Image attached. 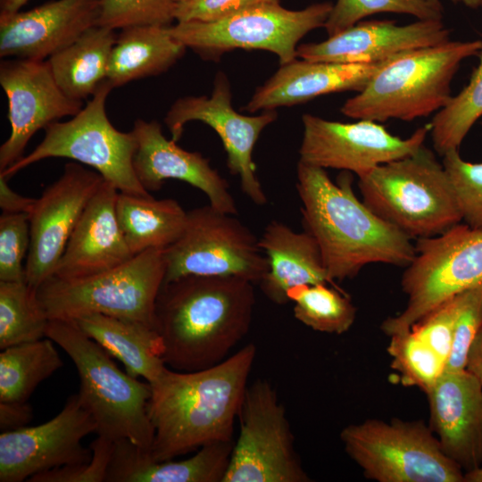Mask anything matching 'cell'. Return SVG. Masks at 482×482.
<instances>
[{
	"label": "cell",
	"instance_id": "obj_1",
	"mask_svg": "<svg viewBox=\"0 0 482 482\" xmlns=\"http://www.w3.org/2000/svg\"><path fill=\"white\" fill-rule=\"evenodd\" d=\"M257 348L248 344L218 364L195 371L169 369L151 386L147 413L155 461L233 440Z\"/></svg>",
	"mask_w": 482,
	"mask_h": 482
},
{
	"label": "cell",
	"instance_id": "obj_2",
	"mask_svg": "<svg viewBox=\"0 0 482 482\" xmlns=\"http://www.w3.org/2000/svg\"><path fill=\"white\" fill-rule=\"evenodd\" d=\"M253 283L236 276L187 275L163 282L154 307L167 367L195 371L220 363L247 335Z\"/></svg>",
	"mask_w": 482,
	"mask_h": 482
},
{
	"label": "cell",
	"instance_id": "obj_3",
	"mask_svg": "<svg viewBox=\"0 0 482 482\" xmlns=\"http://www.w3.org/2000/svg\"><path fill=\"white\" fill-rule=\"evenodd\" d=\"M296 179L304 230L317 241L332 281L353 278L371 263L411 262V238L356 197L349 171L334 183L325 169L299 161Z\"/></svg>",
	"mask_w": 482,
	"mask_h": 482
},
{
	"label": "cell",
	"instance_id": "obj_4",
	"mask_svg": "<svg viewBox=\"0 0 482 482\" xmlns=\"http://www.w3.org/2000/svg\"><path fill=\"white\" fill-rule=\"evenodd\" d=\"M481 51L482 40L450 39L393 56L345 101L341 112L377 122L411 121L437 112L452 97L451 83L461 63Z\"/></svg>",
	"mask_w": 482,
	"mask_h": 482
},
{
	"label": "cell",
	"instance_id": "obj_5",
	"mask_svg": "<svg viewBox=\"0 0 482 482\" xmlns=\"http://www.w3.org/2000/svg\"><path fill=\"white\" fill-rule=\"evenodd\" d=\"M46 337L73 362L79 378L78 394L96 423L97 436L114 442L127 439L149 453L154 439L147 413L150 384L121 371L75 320H49Z\"/></svg>",
	"mask_w": 482,
	"mask_h": 482
},
{
	"label": "cell",
	"instance_id": "obj_6",
	"mask_svg": "<svg viewBox=\"0 0 482 482\" xmlns=\"http://www.w3.org/2000/svg\"><path fill=\"white\" fill-rule=\"evenodd\" d=\"M362 202L409 237H430L461 220L442 162L424 145L358 177Z\"/></svg>",
	"mask_w": 482,
	"mask_h": 482
},
{
	"label": "cell",
	"instance_id": "obj_7",
	"mask_svg": "<svg viewBox=\"0 0 482 482\" xmlns=\"http://www.w3.org/2000/svg\"><path fill=\"white\" fill-rule=\"evenodd\" d=\"M165 271L164 249L153 248L87 278L52 276L37 287V296L49 320L103 314L154 328L155 302Z\"/></svg>",
	"mask_w": 482,
	"mask_h": 482
},
{
	"label": "cell",
	"instance_id": "obj_8",
	"mask_svg": "<svg viewBox=\"0 0 482 482\" xmlns=\"http://www.w3.org/2000/svg\"><path fill=\"white\" fill-rule=\"evenodd\" d=\"M112 89L104 80L76 115L47 126L35 149L0 175L8 179L42 160L66 158L91 167L119 192L149 195L134 170L137 140L133 132L118 130L106 114V99Z\"/></svg>",
	"mask_w": 482,
	"mask_h": 482
},
{
	"label": "cell",
	"instance_id": "obj_9",
	"mask_svg": "<svg viewBox=\"0 0 482 482\" xmlns=\"http://www.w3.org/2000/svg\"><path fill=\"white\" fill-rule=\"evenodd\" d=\"M347 455L378 482H465L422 420H366L340 432Z\"/></svg>",
	"mask_w": 482,
	"mask_h": 482
},
{
	"label": "cell",
	"instance_id": "obj_10",
	"mask_svg": "<svg viewBox=\"0 0 482 482\" xmlns=\"http://www.w3.org/2000/svg\"><path fill=\"white\" fill-rule=\"evenodd\" d=\"M415 251L401 280L407 305L381 324L388 337L409 330L445 300L482 287V230L458 223L439 235L417 239Z\"/></svg>",
	"mask_w": 482,
	"mask_h": 482
},
{
	"label": "cell",
	"instance_id": "obj_11",
	"mask_svg": "<svg viewBox=\"0 0 482 482\" xmlns=\"http://www.w3.org/2000/svg\"><path fill=\"white\" fill-rule=\"evenodd\" d=\"M332 6L330 2H321L289 10L279 3H268L216 21L177 22L169 29L178 41L205 59L218 60L234 49L264 50L285 64L297 58V44L305 35L324 27Z\"/></svg>",
	"mask_w": 482,
	"mask_h": 482
},
{
	"label": "cell",
	"instance_id": "obj_12",
	"mask_svg": "<svg viewBox=\"0 0 482 482\" xmlns=\"http://www.w3.org/2000/svg\"><path fill=\"white\" fill-rule=\"evenodd\" d=\"M164 282L187 275L236 276L259 284L268 259L255 235L234 214L210 204L187 212L179 238L164 249Z\"/></svg>",
	"mask_w": 482,
	"mask_h": 482
},
{
	"label": "cell",
	"instance_id": "obj_13",
	"mask_svg": "<svg viewBox=\"0 0 482 482\" xmlns=\"http://www.w3.org/2000/svg\"><path fill=\"white\" fill-rule=\"evenodd\" d=\"M223 482H310L295 452L286 409L274 386L257 379L247 386Z\"/></svg>",
	"mask_w": 482,
	"mask_h": 482
},
{
	"label": "cell",
	"instance_id": "obj_14",
	"mask_svg": "<svg viewBox=\"0 0 482 482\" xmlns=\"http://www.w3.org/2000/svg\"><path fill=\"white\" fill-rule=\"evenodd\" d=\"M231 99L229 79L223 72H219L210 96L177 99L167 112L164 122L175 142L180 139L189 121L198 120L210 126L221 139L228 169L238 177L242 192L255 204L264 205L268 200L257 176L253 151L262 130L278 115L275 110L255 116L241 114L233 108Z\"/></svg>",
	"mask_w": 482,
	"mask_h": 482
},
{
	"label": "cell",
	"instance_id": "obj_15",
	"mask_svg": "<svg viewBox=\"0 0 482 482\" xmlns=\"http://www.w3.org/2000/svg\"><path fill=\"white\" fill-rule=\"evenodd\" d=\"M302 120L299 161L325 170L351 171L358 177L378 165L416 153L430 133L429 124L401 138L370 120L344 123L306 113Z\"/></svg>",
	"mask_w": 482,
	"mask_h": 482
},
{
	"label": "cell",
	"instance_id": "obj_16",
	"mask_svg": "<svg viewBox=\"0 0 482 482\" xmlns=\"http://www.w3.org/2000/svg\"><path fill=\"white\" fill-rule=\"evenodd\" d=\"M96 432V423L79 394L48 421L0 434V482L28 481L59 467L87 463L91 448L81 441Z\"/></svg>",
	"mask_w": 482,
	"mask_h": 482
},
{
	"label": "cell",
	"instance_id": "obj_17",
	"mask_svg": "<svg viewBox=\"0 0 482 482\" xmlns=\"http://www.w3.org/2000/svg\"><path fill=\"white\" fill-rule=\"evenodd\" d=\"M104 179L76 162L37 198L29 214L30 245L26 282L34 289L54 275L67 243L87 204Z\"/></svg>",
	"mask_w": 482,
	"mask_h": 482
},
{
	"label": "cell",
	"instance_id": "obj_18",
	"mask_svg": "<svg viewBox=\"0 0 482 482\" xmlns=\"http://www.w3.org/2000/svg\"><path fill=\"white\" fill-rule=\"evenodd\" d=\"M0 85L8 101L11 132L0 146V171L24 155L30 138L64 117L76 115L83 102L68 97L57 85L48 62L9 59L0 63Z\"/></svg>",
	"mask_w": 482,
	"mask_h": 482
},
{
	"label": "cell",
	"instance_id": "obj_19",
	"mask_svg": "<svg viewBox=\"0 0 482 482\" xmlns=\"http://www.w3.org/2000/svg\"><path fill=\"white\" fill-rule=\"evenodd\" d=\"M100 0H52L0 12V57L45 61L97 26Z\"/></svg>",
	"mask_w": 482,
	"mask_h": 482
},
{
	"label": "cell",
	"instance_id": "obj_20",
	"mask_svg": "<svg viewBox=\"0 0 482 482\" xmlns=\"http://www.w3.org/2000/svg\"><path fill=\"white\" fill-rule=\"evenodd\" d=\"M450 33L442 20H418L406 25L386 20L360 21L322 42L298 46L296 56L317 62L377 63L446 42Z\"/></svg>",
	"mask_w": 482,
	"mask_h": 482
},
{
	"label": "cell",
	"instance_id": "obj_21",
	"mask_svg": "<svg viewBox=\"0 0 482 482\" xmlns=\"http://www.w3.org/2000/svg\"><path fill=\"white\" fill-rule=\"evenodd\" d=\"M137 140L133 167L146 191L160 190L166 179H179L204 193L209 204L229 214H237L228 181L198 152L184 150L168 139L156 120L137 119L131 130Z\"/></svg>",
	"mask_w": 482,
	"mask_h": 482
},
{
	"label": "cell",
	"instance_id": "obj_22",
	"mask_svg": "<svg viewBox=\"0 0 482 482\" xmlns=\"http://www.w3.org/2000/svg\"><path fill=\"white\" fill-rule=\"evenodd\" d=\"M429 427L464 473L482 466V387L466 370L445 371L426 394Z\"/></svg>",
	"mask_w": 482,
	"mask_h": 482
},
{
	"label": "cell",
	"instance_id": "obj_23",
	"mask_svg": "<svg viewBox=\"0 0 482 482\" xmlns=\"http://www.w3.org/2000/svg\"><path fill=\"white\" fill-rule=\"evenodd\" d=\"M119 190L104 181L78 221L54 277L83 278L115 268L133 256L116 216Z\"/></svg>",
	"mask_w": 482,
	"mask_h": 482
},
{
	"label": "cell",
	"instance_id": "obj_24",
	"mask_svg": "<svg viewBox=\"0 0 482 482\" xmlns=\"http://www.w3.org/2000/svg\"><path fill=\"white\" fill-rule=\"evenodd\" d=\"M384 62L359 64L296 58L281 64L268 80L257 87L245 109L249 112L272 111L326 94L361 92Z\"/></svg>",
	"mask_w": 482,
	"mask_h": 482
},
{
	"label": "cell",
	"instance_id": "obj_25",
	"mask_svg": "<svg viewBox=\"0 0 482 482\" xmlns=\"http://www.w3.org/2000/svg\"><path fill=\"white\" fill-rule=\"evenodd\" d=\"M234 441L203 445L188 458L153 461L127 439L114 442L106 482H223Z\"/></svg>",
	"mask_w": 482,
	"mask_h": 482
},
{
	"label": "cell",
	"instance_id": "obj_26",
	"mask_svg": "<svg viewBox=\"0 0 482 482\" xmlns=\"http://www.w3.org/2000/svg\"><path fill=\"white\" fill-rule=\"evenodd\" d=\"M259 245L268 259V271L259 282L264 295L282 305L288 291L301 285L332 284L315 238L306 230L295 232L278 220L264 229Z\"/></svg>",
	"mask_w": 482,
	"mask_h": 482
},
{
	"label": "cell",
	"instance_id": "obj_27",
	"mask_svg": "<svg viewBox=\"0 0 482 482\" xmlns=\"http://www.w3.org/2000/svg\"><path fill=\"white\" fill-rule=\"evenodd\" d=\"M74 320L87 337L118 359L131 377L143 378L152 384L167 367L162 342L154 328L103 314Z\"/></svg>",
	"mask_w": 482,
	"mask_h": 482
},
{
	"label": "cell",
	"instance_id": "obj_28",
	"mask_svg": "<svg viewBox=\"0 0 482 482\" xmlns=\"http://www.w3.org/2000/svg\"><path fill=\"white\" fill-rule=\"evenodd\" d=\"M170 26L137 25L117 34L106 80L113 88L167 71L187 47L170 32Z\"/></svg>",
	"mask_w": 482,
	"mask_h": 482
},
{
	"label": "cell",
	"instance_id": "obj_29",
	"mask_svg": "<svg viewBox=\"0 0 482 482\" xmlns=\"http://www.w3.org/2000/svg\"><path fill=\"white\" fill-rule=\"evenodd\" d=\"M116 216L133 255L148 249H165L181 236L187 212L171 198L119 192Z\"/></svg>",
	"mask_w": 482,
	"mask_h": 482
},
{
	"label": "cell",
	"instance_id": "obj_30",
	"mask_svg": "<svg viewBox=\"0 0 482 482\" xmlns=\"http://www.w3.org/2000/svg\"><path fill=\"white\" fill-rule=\"evenodd\" d=\"M116 38V30L94 26L46 60L57 85L68 97L83 102L106 80Z\"/></svg>",
	"mask_w": 482,
	"mask_h": 482
},
{
	"label": "cell",
	"instance_id": "obj_31",
	"mask_svg": "<svg viewBox=\"0 0 482 482\" xmlns=\"http://www.w3.org/2000/svg\"><path fill=\"white\" fill-rule=\"evenodd\" d=\"M48 337L3 349L0 353V402H27L37 386L62 365Z\"/></svg>",
	"mask_w": 482,
	"mask_h": 482
},
{
	"label": "cell",
	"instance_id": "obj_32",
	"mask_svg": "<svg viewBox=\"0 0 482 482\" xmlns=\"http://www.w3.org/2000/svg\"><path fill=\"white\" fill-rule=\"evenodd\" d=\"M49 319L26 281H0V349L46 337Z\"/></svg>",
	"mask_w": 482,
	"mask_h": 482
},
{
	"label": "cell",
	"instance_id": "obj_33",
	"mask_svg": "<svg viewBox=\"0 0 482 482\" xmlns=\"http://www.w3.org/2000/svg\"><path fill=\"white\" fill-rule=\"evenodd\" d=\"M287 298L295 303V318L315 331L341 335L356 318L351 299L328 283L296 286L288 291Z\"/></svg>",
	"mask_w": 482,
	"mask_h": 482
},
{
	"label": "cell",
	"instance_id": "obj_34",
	"mask_svg": "<svg viewBox=\"0 0 482 482\" xmlns=\"http://www.w3.org/2000/svg\"><path fill=\"white\" fill-rule=\"evenodd\" d=\"M469 83L436 112L430 125L434 149L440 155L459 150L475 122L482 117V51Z\"/></svg>",
	"mask_w": 482,
	"mask_h": 482
},
{
	"label": "cell",
	"instance_id": "obj_35",
	"mask_svg": "<svg viewBox=\"0 0 482 482\" xmlns=\"http://www.w3.org/2000/svg\"><path fill=\"white\" fill-rule=\"evenodd\" d=\"M386 350L392 358L391 367L401 374L403 383L425 394L445 370V362L411 328L390 336Z\"/></svg>",
	"mask_w": 482,
	"mask_h": 482
},
{
	"label": "cell",
	"instance_id": "obj_36",
	"mask_svg": "<svg viewBox=\"0 0 482 482\" xmlns=\"http://www.w3.org/2000/svg\"><path fill=\"white\" fill-rule=\"evenodd\" d=\"M443 12V7L428 0H337L324 28L331 37L376 13H403L418 20H442Z\"/></svg>",
	"mask_w": 482,
	"mask_h": 482
},
{
	"label": "cell",
	"instance_id": "obj_37",
	"mask_svg": "<svg viewBox=\"0 0 482 482\" xmlns=\"http://www.w3.org/2000/svg\"><path fill=\"white\" fill-rule=\"evenodd\" d=\"M442 163L448 176L461 220L482 230V162L463 160L459 150L443 155Z\"/></svg>",
	"mask_w": 482,
	"mask_h": 482
},
{
	"label": "cell",
	"instance_id": "obj_38",
	"mask_svg": "<svg viewBox=\"0 0 482 482\" xmlns=\"http://www.w3.org/2000/svg\"><path fill=\"white\" fill-rule=\"evenodd\" d=\"M173 0H101L98 26L114 30L137 25L170 26Z\"/></svg>",
	"mask_w": 482,
	"mask_h": 482
},
{
	"label": "cell",
	"instance_id": "obj_39",
	"mask_svg": "<svg viewBox=\"0 0 482 482\" xmlns=\"http://www.w3.org/2000/svg\"><path fill=\"white\" fill-rule=\"evenodd\" d=\"M30 245L29 215L0 216V281H26L24 260Z\"/></svg>",
	"mask_w": 482,
	"mask_h": 482
},
{
	"label": "cell",
	"instance_id": "obj_40",
	"mask_svg": "<svg viewBox=\"0 0 482 482\" xmlns=\"http://www.w3.org/2000/svg\"><path fill=\"white\" fill-rule=\"evenodd\" d=\"M459 298L453 346L445 371L465 370L470 347L482 328V287L460 293Z\"/></svg>",
	"mask_w": 482,
	"mask_h": 482
},
{
	"label": "cell",
	"instance_id": "obj_41",
	"mask_svg": "<svg viewBox=\"0 0 482 482\" xmlns=\"http://www.w3.org/2000/svg\"><path fill=\"white\" fill-rule=\"evenodd\" d=\"M459 303L458 294L435 307L411 327L440 356L445 366L453 346Z\"/></svg>",
	"mask_w": 482,
	"mask_h": 482
},
{
	"label": "cell",
	"instance_id": "obj_42",
	"mask_svg": "<svg viewBox=\"0 0 482 482\" xmlns=\"http://www.w3.org/2000/svg\"><path fill=\"white\" fill-rule=\"evenodd\" d=\"M92 459L87 463L59 467L30 478L29 482H106L114 441L101 436L91 443Z\"/></svg>",
	"mask_w": 482,
	"mask_h": 482
},
{
	"label": "cell",
	"instance_id": "obj_43",
	"mask_svg": "<svg viewBox=\"0 0 482 482\" xmlns=\"http://www.w3.org/2000/svg\"><path fill=\"white\" fill-rule=\"evenodd\" d=\"M268 3H279V0H189L176 4L174 17L177 22H211Z\"/></svg>",
	"mask_w": 482,
	"mask_h": 482
},
{
	"label": "cell",
	"instance_id": "obj_44",
	"mask_svg": "<svg viewBox=\"0 0 482 482\" xmlns=\"http://www.w3.org/2000/svg\"><path fill=\"white\" fill-rule=\"evenodd\" d=\"M32 416V408L27 402H0L1 432L27 427Z\"/></svg>",
	"mask_w": 482,
	"mask_h": 482
},
{
	"label": "cell",
	"instance_id": "obj_45",
	"mask_svg": "<svg viewBox=\"0 0 482 482\" xmlns=\"http://www.w3.org/2000/svg\"><path fill=\"white\" fill-rule=\"evenodd\" d=\"M36 200L13 191L7 184V179L0 175V208L2 213H27L29 215L35 206Z\"/></svg>",
	"mask_w": 482,
	"mask_h": 482
},
{
	"label": "cell",
	"instance_id": "obj_46",
	"mask_svg": "<svg viewBox=\"0 0 482 482\" xmlns=\"http://www.w3.org/2000/svg\"><path fill=\"white\" fill-rule=\"evenodd\" d=\"M465 370L476 378L482 387V328L470 347Z\"/></svg>",
	"mask_w": 482,
	"mask_h": 482
},
{
	"label": "cell",
	"instance_id": "obj_47",
	"mask_svg": "<svg viewBox=\"0 0 482 482\" xmlns=\"http://www.w3.org/2000/svg\"><path fill=\"white\" fill-rule=\"evenodd\" d=\"M29 1V0H0V12H18Z\"/></svg>",
	"mask_w": 482,
	"mask_h": 482
},
{
	"label": "cell",
	"instance_id": "obj_48",
	"mask_svg": "<svg viewBox=\"0 0 482 482\" xmlns=\"http://www.w3.org/2000/svg\"><path fill=\"white\" fill-rule=\"evenodd\" d=\"M464 481L465 482H482V466L464 473Z\"/></svg>",
	"mask_w": 482,
	"mask_h": 482
},
{
	"label": "cell",
	"instance_id": "obj_49",
	"mask_svg": "<svg viewBox=\"0 0 482 482\" xmlns=\"http://www.w3.org/2000/svg\"><path fill=\"white\" fill-rule=\"evenodd\" d=\"M454 4H461L469 8L477 9L482 6V0H451Z\"/></svg>",
	"mask_w": 482,
	"mask_h": 482
},
{
	"label": "cell",
	"instance_id": "obj_50",
	"mask_svg": "<svg viewBox=\"0 0 482 482\" xmlns=\"http://www.w3.org/2000/svg\"><path fill=\"white\" fill-rule=\"evenodd\" d=\"M428 1L430 2L431 4L436 5V6L443 7L440 0H428Z\"/></svg>",
	"mask_w": 482,
	"mask_h": 482
},
{
	"label": "cell",
	"instance_id": "obj_51",
	"mask_svg": "<svg viewBox=\"0 0 482 482\" xmlns=\"http://www.w3.org/2000/svg\"><path fill=\"white\" fill-rule=\"evenodd\" d=\"M187 1H189V0H173V2H174L175 4H180V3L187 2Z\"/></svg>",
	"mask_w": 482,
	"mask_h": 482
},
{
	"label": "cell",
	"instance_id": "obj_52",
	"mask_svg": "<svg viewBox=\"0 0 482 482\" xmlns=\"http://www.w3.org/2000/svg\"><path fill=\"white\" fill-rule=\"evenodd\" d=\"M481 8H482V6H481Z\"/></svg>",
	"mask_w": 482,
	"mask_h": 482
}]
</instances>
